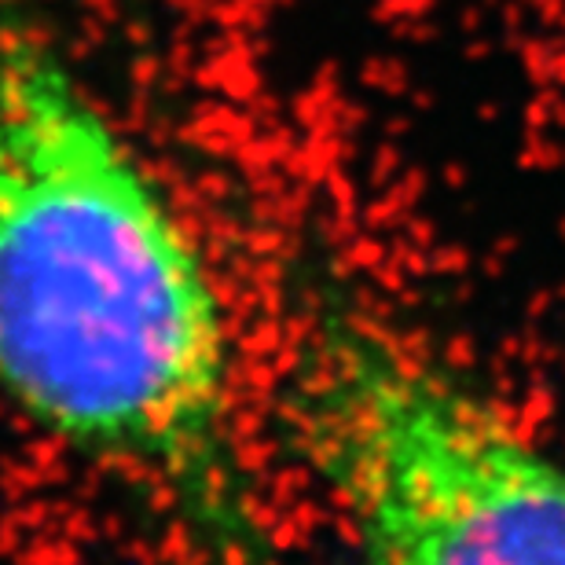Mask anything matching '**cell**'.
<instances>
[{
  "instance_id": "7a4b0ae2",
  "label": "cell",
  "mask_w": 565,
  "mask_h": 565,
  "mask_svg": "<svg viewBox=\"0 0 565 565\" xmlns=\"http://www.w3.org/2000/svg\"><path fill=\"white\" fill-rule=\"evenodd\" d=\"M290 415L338 565H565V459L386 327L316 316Z\"/></svg>"
},
{
  "instance_id": "6da1fadb",
  "label": "cell",
  "mask_w": 565,
  "mask_h": 565,
  "mask_svg": "<svg viewBox=\"0 0 565 565\" xmlns=\"http://www.w3.org/2000/svg\"><path fill=\"white\" fill-rule=\"evenodd\" d=\"M0 390L147 484L213 565H265L221 294L71 63L0 15Z\"/></svg>"
}]
</instances>
